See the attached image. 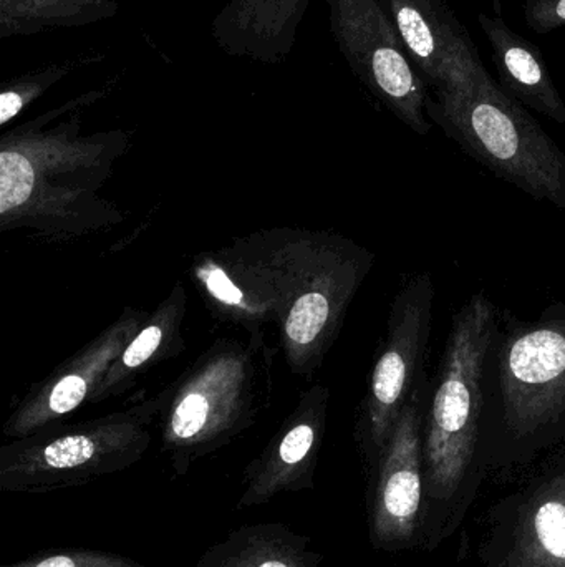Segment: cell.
<instances>
[{"instance_id": "obj_1", "label": "cell", "mask_w": 565, "mask_h": 567, "mask_svg": "<svg viewBox=\"0 0 565 567\" xmlns=\"http://www.w3.org/2000/svg\"><path fill=\"white\" fill-rule=\"evenodd\" d=\"M500 322L484 292L471 296L451 317L423 422L425 551H435L457 532L488 478L481 458L483 375Z\"/></svg>"}, {"instance_id": "obj_2", "label": "cell", "mask_w": 565, "mask_h": 567, "mask_svg": "<svg viewBox=\"0 0 565 567\" xmlns=\"http://www.w3.org/2000/svg\"><path fill=\"white\" fill-rule=\"evenodd\" d=\"M565 450V303L501 323L484 362L481 458L508 475Z\"/></svg>"}, {"instance_id": "obj_3", "label": "cell", "mask_w": 565, "mask_h": 567, "mask_svg": "<svg viewBox=\"0 0 565 567\" xmlns=\"http://www.w3.org/2000/svg\"><path fill=\"white\" fill-rule=\"evenodd\" d=\"M427 115L498 178L565 212V153L493 76L431 93Z\"/></svg>"}, {"instance_id": "obj_4", "label": "cell", "mask_w": 565, "mask_h": 567, "mask_svg": "<svg viewBox=\"0 0 565 567\" xmlns=\"http://www.w3.org/2000/svg\"><path fill=\"white\" fill-rule=\"evenodd\" d=\"M332 35L352 72L405 123L427 136L430 96L394 23L378 0H325Z\"/></svg>"}, {"instance_id": "obj_5", "label": "cell", "mask_w": 565, "mask_h": 567, "mask_svg": "<svg viewBox=\"0 0 565 567\" xmlns=\"http://www.w3.org/2000/svg\"><path fill=\"white\" fill-rule=\"evenodd\" d=\"M431 379L425 377L374 466L368 496V533L385 553L421 548L425 505L423 422Z\"/></svg>"}, {"instance_id": "obj_6", "label": "cell", "mask_w": 565, "mask_h": 567, "mask_svg": "<svg viewBox=\"0 0 565 567\" xmlns=\"http://www.w3.org/2000/svg\"><path fill=\"white\" fill-rule=\"evenodd\" d=\"M433 278L417 272L401 286L391 310L390 333L372 373L367 450L372 470L377 465L395 423L423 382L425 359L433 327Z\"/></svg>"}, {"instance_id": "obj_7", "label": "cell", "mask_w": 565, "mask_h": 567, "mask_svg": "<svg viewBox=\"0 0 565 567\" xmlns=\"http://www.w3.org/2000/svg\"><path fill=\"white\" fill-rule=\"evenodd\" d=\"M480 567H565V478L547 468L486 515Z\"/></svg>"}, {"instance_id": "obj_8", "label": "cell", "mask_w": 565, "mask_h": 567, "mask_svg": "<svg viewBox=\"0 0 565 567\" xmlns=\"http://www.w3.org/2000/svg\"><path fill=\"white\" fill-rule=\"evenodd\" d=\"M431 93L490 76L448 0H378Z\"/></svg>"}, {"instance_id": "obj_9", "label": "cell", "mask_w": 565, "mask_h": 567, "mask_svg": "<svg viewBox=\"0 0 565 567\" xmlns=\"http://www.w3.org/2000/svg\"><path fill=\"white\" fill-rule=\"evenodd\" d=\"M129 443L102 440L93 433H65L32 452L10 453L0 465V489L7 493L60 492L119 472L136 458Z\"/></svg>"}, {"instance_id": "obj_10", "label": "cell", "mask_w": 565, "mask_h": 567, "mask_svg": "<svg viewBox=\"0 0 565 567\" xmlns=\"http://www.w3.org/2000/svg\"><path fill=\"white\" fill-rule=\"evenodd\" d=\"M312 0H229L212 19L216 45L232 59L284 62L297 42Z\"/></svg>"}, {"instance_id": "obj_11", "label": "cell", "mask_w": 565, "mask_h": 567, "mask_svg": "<svg viewBox=\"0 0 565 567\" xmlns=\"http://www.w3.org/2000/svg\"><path fill=\"white\" fill-rule=\"evenodd\" d=\"M493 7V13L481 12L478 22L490 40L501 89L521 105L565 125V103L540 47L508 25L498 0Z\"/></svg>"}, {"instance_id": "obj_12", "label": "cell", "mask_w": 565, "mask_h": 567, "mask_svg": "<svg viewBox=\"0 0 565 567\" xmlns=\"http://www.w3.org/2000/svg\"><path fill=\"white\" fill-rule=\"evenodd\" d=\"M312 539L282 523L239 526L209 546L192 567H322Z\"/></svg>"}, {"instance_id": "obj_13", "label": "cell", "mask_w": 565, "mask_h": 567, "mask_svg": "<svg viewBox=\"0 0 565 567\" xmlns=\"http://www.w3.org/2000/svg\"><path fill=\"white\" fill-rule=\"evenodd\" d=\"M118 10V0H0V39L93 25Z\"/></svg>"}, {"instance_id": "obj_14", "label": "cell", "mask_w": 565, "mask_h": 567, "mask_svg": "<svg viewBox=\"0 0 565 567\" xmlns=\"http://www.w3.org/2000/svg\"><path fill=\"white\" fill-rule=\"evenodd\" d=\"M102 55L90 53V55L73 56V59L60 60V62L46 63L39 69L30 70L19 79L10 80L2 86L0 92V125L12 122L35 96L42 95L46 89L65 79L72 72L100 62Z\"/></svg>"}, {"instance_id": "obj_15", "label": "cell", "mask_w": 565, "mask_h": 567, "mask_svg": "<svg viewBox=\"0 0 565 567\" xmlns=\"http://www.w3.org/2000/svg\"><path fill=\"white\" fill-rule=\"evenodd\" d=\"M2 567H148L136 559L98 549L63 548L36 553Z\"/></svg>"}, {"instance_id": "obj_16", "label": "cell", "mask_w": 565, "mask_h": 567, "mask_svg": "<svg viewBox=\"0 0 565 567\" xmlns=\"http://www.w3.org/2000/svg\"><path fill=\"white\" fill-rule=\"evenodd\" d=\"M35 183L32 163L15 150L0 153V213L12 212L30 198Z\"/></svg>"}, {"instance_id": "obj_17", "label": "cell", "mask_w": 565, "mask_h": 567, "mask_svg": "<svg viewBox=\"0 0 565 567\" xmlns=\"http://www.w3.org/2000/svg\"><path fill=\"white\" fill-rule=\"evenodd\" d=\"M331 316V303L321 292L302 296L289 313L285 330L294 342L308 343L322 332Z\"/></svg>"}, {"instance_id": "obj_18", "label": "cell", "mask_w": 565, "mask_h": 567, "mask_svg": "<svg viewBox=\"0 0 565 567\" xmlns=\"http://www.w3.org/2000/svg\"><path fill=\"white\" fill-rule=\"evenodd\" d=\"M209 420V402L201 393H189L172 413L171 436L178 445L198 443Z\"/></svg>"}, {"instance_id": "obj_19", "label": "cell", "mask_w": 565, "mask_h": 567, "mask_svg": "<svg viewBox=\"0 0 565 567\" xmlns=\"http://www.w3.org/2000/svg\"><path fill=\"white\" fill-rule=\"evenodd\" d=\"M524 20L536 33H550L565 27V0H524Z\"/></svg>"}, {"instance_id": "obj_20", "label": "cell", "mask_w": 565, "mask_h": 567, "mask_svg": "<svg viewBox=\"0 0 565 567\" xmlns=\"http://www.w3.org/2000/svg\"><path fill=\"white\" fill-rule=\"evenodd\" d=\"M86 383L82 377L69 375L60 380L49 399V406L55 415H65L85 399Z\"/></svg>"}, {"instance_id": "obj_21", "label": "cell", "mask_w": 565, "mask_h": 567, "mask_svg": "<svg viewBox=\"0 0 565 567\" xmlns=\"http://www.w3.org/2000/svg\"><path fill=\"white\" fill-rule=\"evenodd\" d=\"M161 329L156 326L148 327L143 330L135 342L126 349L125 355H123V363L126 367H138L142 365L145 360H148L153 355L156 349H158L159 342H161Z\"/></svg>"}, {"instance_id": "obj_22", "label": "cell", "mask_w": 565, "mask_h": 567, "mask_svg": "<svg viewBox=\"0 0 565 567\" xmlns=\"http://www.w3.org/2000/svg\"><path fill=\"white\" fill-rule=\"evenodd\" d=\"M209 290L218 297L219 300L226 303H239L242 299L241 290L229 281L228 276L221 271V269H212L209 271L208 278Z\"/></svg>"}, {"instance_id": "obj_23", "label": "cell", "mask_w": 565, "mask_h": 567, "mask_svg": "<svg viewBox=\"0 0 565 567\" xmlns=\"http://www.w3.org/2000/svg\"><path fill=\"white\" fill-rule=\"evenodd\" d=\"M553 472L559 473L561 476H564L565 478V453L563 456H561L559 460H557L554 465H551V468Z\"/></svg>"}]
</instances>
